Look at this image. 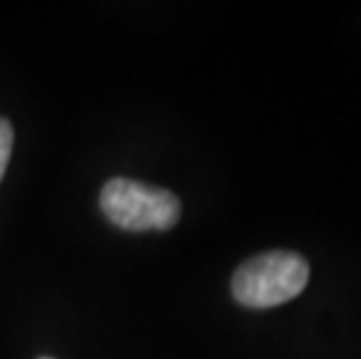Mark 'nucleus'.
Listing matches in <instances>:
<instances>
[{
    "mask_svg": "<svg viewBox=\"0 0 361 359\" xmlns=\"http://www.w3.org/2000/svg\"><path fill=\"white\" fill-rule=\"evenodd\" d=\"M310 280L308 262L289 250H271L238 266L233 299L245 308H275L303 292Z\"/></svg>",
    "mask_w": 361,
    "mask_h": 359,
    "instance_id": "1",
    "label": "nucleus"
},
{
    "mask_svg": "<svg viewBox=\"0 0 361 359\" xmlns=\"http://www.w3.org/2000/svg\"><path fill=\"white\" fill-rule=\"evenodd\" d=\"M101 210L114 226L126 231H168L178 224L182 203L168 189L114 178L101 192Z\"/></svg>",
    "mask_w": 361,
    "mask_h": 359,
    "instance_id": "2",
    "label": "nucleus"
},
{
    "mask_svg": "<svg viewBox=\"0 0 361 359\" xmlns=\"http://www.w3.org/2000/svg\"><path fill=\"white\" fill-rule=\"evenodd\" d=\"M12 145H14V131H12V124L7 119L0 117V180L5 175V168L10 164V157H12Z\"/></svg>",
    "mask_w": 361,
    "mask_h": 359,
    "instance_id": "3",
    "label": "nucleus"
},
{
    "mask_svg": "<svg viewBox=\"0 0 361 359\" xmlns=\"http://www.w3.org/2000/svg\"><path fill=\"white\" fill-rule=\"evenodd\" d=\"M42 359H49V357H42Z\"/></svg>",
    "mask_w": 361,
    "mask_h": 359,
    "instance_id": "4",
    "label": "nucleus"
}]
</instances>
